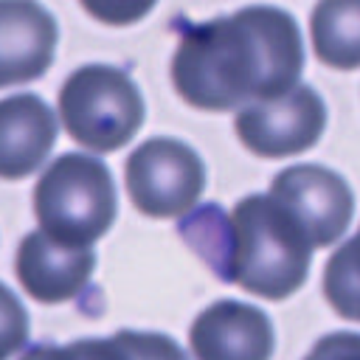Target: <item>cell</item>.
<instances>
[{"mask_svg": "<svg viewBox=\"0 0 360 360\" xmlns=\"http://www.w3.org/2000/svg\"><path fill=\"white\" fill-rule=\"evenodd\" d=\"M304 68L295 20L276 6H248L183 31L172 82L180 98L200 110H231L290 93Z\"/></svg>", "mask_w": 360, "mask_h": 360, "instance_id": "6da1fadb", "label": "cell"}, {"mask_svg": "<svg viewBox=\"0 0 360 360\" xmlns=\"http://www.w3.org/2000/svg\"><path fill=\"white\" fill-rule=\"evenodd\" d=\"M309 256L312 242L292 214L270 194H250L231 211L219 276L259 298L281 301L307 281Z\"/></svg>", "mask_w": 360, "mask_h": 360, "instance_id": "7a4b0ae2", "label": "cell"}, {"mask_svg": "<svg viewBox=\"0 0 360 360\" xmlns=\"http://www.w3.org/2000/svg\"><path fill=\"white\" fill-rule=\"evenodd\" d=\"M118 211L110 169L84 152L53 158L34 186L39 231L68 248H90L101 239Z\"/></svg>", "mask_w": 360, "mask_h": 360, "instance_id": "3957f363", "label": "cell"}, {"mask_svg": "<svg viewBox=\"0 0 360 360\" xmlns=\"http://www.w3.org/2000/svg\"><path fill=\"white\" fill-rule=\"evenodd\" d=\"M143 112L138 84L112 65L76 68L59 90L62 127L93 152H115L129 143L143 124Z\"/></svg>", "mask_w": 360, "mask_h": 360, "instance_id": "277c9868", "label": "cell"}, {"mask_svg": "<svg viewBox=\"0 0 360 360\" xmlns=\"http://www.w3.org/2000/svg\"><path fill=\"white\" fill-rule=\"evenodd\" d=\"M124 180L127 194L141 214L166 219L194 208L205 188V166L183 141L149 138L127 158Z\"/></svg>", "mask_w": 360, "mask_h": 360, "instance_id": "5b68a950", "label": "cell"}, {"mask_svg": "<svg viewBox=\"0 0 360 360\" xmlns=\"http://www.w3.org/2000/svg\"><path fill=\"white\" fill-rule=\"evenodd\" d=\"M233 127L253 155L287 158L318 143L326 127V107L309 84H295L278 98L239 107Z\"/></svg>", "mask_w": 360, "mask_h": 360, "instance_id": "8992f818", "label": "cell"}, {"mask_svg": "<svg viewBox=\"0 0 360 360\" xmlns=\"http://www.w3.org/2000/svg\"><path fill=\"white\" fill-rule=\"evenodd\" d=\"M270 197L281 202L304 228L312 248H326L343 236L354 214V194L349 183L315 163H298L276 174Z\"/></svg>", "mask_w": 360, "mask_h": 360, "instance_id": "52a82bcc", "label": "cell"}, {"mask_svg": "<svg viewBox=\"0 0 360 360\" xmlns=\"http://www.w3.org/2000/svg\"><path fill=\"white\" fill-rule=\"evenodd\" d=\"M188 346L197 360H270L276 332L259 307L222 298L194 318Z\"/></svg>", "mask_w": 360, "mask_h": 360, "instance_id": "ba28073f", "label": "cell"}, {"mask_svg": "<svg viewBox=\"0 0 360 360\" xmlns=\"http://www.w3.org/2000/svg\"><path fill=\"white\" fill-rule=\"evenodd\" d=\"M96 270L93 248H68L45 231H31L20 239L14 273L20 287L39 304H62L84 290Z\"/></svg>", "mask_w": 360, "mask_h": 360, "instance_id": "9c48e42d", "label": "cell"}, {"mask_svg": "<svg viewBox=\"0 0 360 360\" xmlns=\"http://www.w3.org/2000/svg\"><path fill=\"white\" fill-rule=\"evenodd\" d=\"M56 42V20L42 3L0 0V90L45 76Z\"/></svg>", "mask_w": 360, "mask_h": 360, "instance_id": "30bf717a", "label": "cell"}, {"mask_svg": "<svg viewBox=\"0 0 360 360\" xmlns=\"http://www.w3.org/2000/svg\"><path fill=\"white\" fill-rule=\"evenodd\" d=\"M56 143V115L34 93L0 98V177L34 174Z\"/></svg>", "mask_w": 360, "mask_h": 360, "instance_id": "8fae6325", "label": "cell"}, {"mask_svg": "<svg viewBox=\"0 0 360 360\" xmlns=\"http://www.w3.org/2000/svg\"><path fill=\"white\" fill-rule=\"evenodd\" d=\"M309 37L323 65L338 70L360 68V0H318Z\"/></svg>", "mask_w": 360, "mask_h": 360, "instance_id": "7c38bea8", "label": "cell"}, {"mask_svg": "<svg viewBox=\"0 0 360 360\" xmlns=\"http://www.w3.org/2000/svg\"><path fill=\"white\" fill-rule=\"evenodd\" d=\"M323 295L346 321H360V231L346 239L323 267Z\"/></svg>", "mask_w": 360, "mask_h": 360, "instance_id": "4fadbf2b", "label": "cell"}, {"mask_svg": "<svg viewBox=\"0 0 360 360\" xmlns=\"http://www.w3.org/2000/svg\"><path fill=\"white\" fill-rule=\"evenodd\" d=\"M20 360H127L121 343L112 338H84L68 346L37 343Z\"/></svg>", "mask_w": 360, "mask_h": 360, "instance_id": "5bb4252c", "label": "cell"}, {"mask_svg": "<svg viewBox=\"0 0 360 360\" xmlns=\"http://www.w3.org/2000/svg\"><path fill=\"white\" fill-rule=\"evenodd\" d=\"M115 340L121 343L127 360H188L186 352L163 332L121 329L115 332Z\"/></svg>", "mask_w": 360, "mask_h": 360, "instance_id": "9a60e30c", "label": "cell"}, {"mask_svg": "<svg viewBox=\"0 0 360 360\" xmlns=\"http://www.w3.org/2000/svg\"><path fill=\"white\" fill-rule=\"evenodd\" d=\"M28 340V312L20 298L0 281V360L17 354Z\"/></svg>", "mask_w": 360, "mask_h": 360, "instance_id": "2e32d148", "label": "cell"}, {"mask_svg": "<svg viewBox=\"0 0 360 360\" xmlns=\"http://www.w3.org/2000/svg\"><path fill=\"white\" fill-rule=\"evenodd\" d=\"M82 8L107 25H132L138 20H143L158 0H79Z\"/></svg>", "mask_w": 360, "mask_h": 360, "instance_id": "e0dca14e", "label": "cell"}, {"mask_svg": "<svg viewBox=\"0 0 360 360\" xmlns=\"http://www.w3.org/2000/svg\"><path fill=\"white\" fill-rule=\"evenodd\" d=\"M304 360H360V332H329Z\"/></svg>", "mask_w": 360, "mask_h": 360, "instance_id": "ac0fdd59", "label": "cell"}]
</instances>
